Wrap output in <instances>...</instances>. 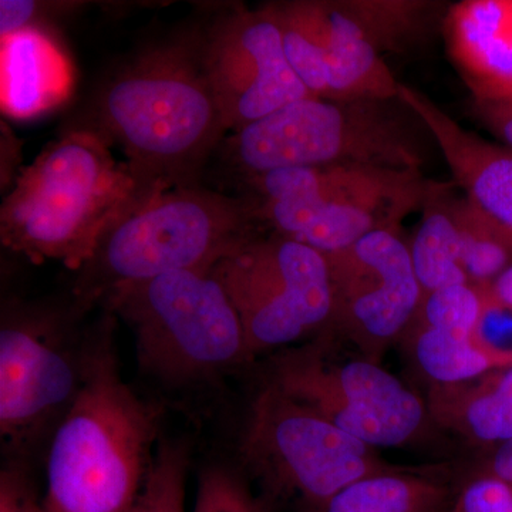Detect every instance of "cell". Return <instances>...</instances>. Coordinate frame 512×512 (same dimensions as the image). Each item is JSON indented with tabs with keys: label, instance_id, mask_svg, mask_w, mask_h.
Returning <instances> with one entry per match:
<instances>
[{
	"label": "cell",
	"instance_id": "1",
	"mask_svg": "<svg viewBox=\"0 0 512 512\" xmlns=\"http://www.w3.org/2000/svg\"><path fill=\"white\" fill-rule=\"evenodd\" d=\"M87 130L116 144L148 190L200 184L229 131L200 33L143 50L101 87Z\"/></svg>",
	"mask_w": 512,
	"mask_h": 512
},
{
	"label": "cell",
	"instance_id": "2",
	"mask_svg": "<svg viewBox=\"0 0 512 512\" xmlns=\"http://www.w3.org/2000/svg\"><path fill=\"white\" fill-rule=\"evenodd\" d=\"M114 318L96 323L86 382L47 446V512H130L156 456L160 409L121 377Z\"/></svg>",
	"mask_w": 512,
	"mask_h": 512
},
{
	"label": "cell",
	"instance_id": "3",
	"mask_svg": "<svg viewBox=\"0 0 512 512\" xmlns=\"http://www.w3.org/2000/svg\"><path fill=\"white\" fill-rule=\"evenodd\" d=\"M110 147L87 128L49 144L3 200V247L35 264L56 261L80 271L114 225L160 194Z\"/></svg>",
	"mask_w": 512,
	"mask_h": 512
},
{
	"label": "cell",
	"instance_id": "4",
	"mask_svg": "<svg viewBox=\"0 0 512 512\" xmlns=\"http://www.w3.org/2000/svg\"><path fill=\"white\" fill-rule=\"evenodd\" d=\"M426 130L402 100L292 101L232 131L217 154L241 181L285 168L370 165L421 170Z\"/></svg>",
	"mask_w": 512,
	"mask_h": 512
},
{
	"label": "cell",
	"instance_id": "5",
	"mask_svg": "<svg viewBox=\"0 0 512 512\" xmlns=\"http://www.w3.org/2000/svg\"><path fill=\"white\" fill-rule=\"evenodd\" d=\"M252 202L201 184L160 192L104 235L80 269L74 299L92 309L116 289L173 272L211 271L261 232Z\"/></svg>",
	"mask_w": 512,
	"mask_h": 512
},
{
	"label": "cell",
	"instance_id": "6",
	"mask_svg": "<svg viewBox=\"0 0 512 512\" xmlns=\"http://www.w3.org/2000/svg\"><path fill=\"white\" fill-rule=\"evenodd\" d=\"M293 72L313 97L396 100L400 83L383 60L416 39L433 3L420 0H291L269 3Z\"/></svg>",
	"mask_w": 512,
	"mask_h": 512
},
{
	"label": "cell",
	"instance_id": "7",
	"mask_svg": "<svg viewBox=\"0 0 512 512\" xmlns=\"http://www.w3.org/2000/svg\"><path fill=\"white\" fill-rule=\"evenodd\" d=\"M262 231L329 255L377 231H400L433 184L421 170L370 165L285 168L241 181Z\"/></svg>",
	"mask_w": 512,
	"mask_h": 512
},
{
	"label": "cell",
	"instance_id": "8",
	"mask_svg": "<svg viewBox=\"0 0 512 512\" xmlns=\"http://www.w3.org/2000/svg\"><path fill=\"white\" fill-rule=\"evenodd\" d=\"M103 305L133 332L141 370L165 386L212 383L254 359L237 309L212 269L123 286Z\"/></svg>",
	"mask_w": 512,
	"mask_h": 512
},
{
	"label": "cell",
	"instance_id": "9",
	"mask_svg": "<svg viewBox=\"0 0 512 512\" xmlns=\"http://www.w3.org/2000/svg\"><path fill=\"white\" fill-rule=\"evenodd\" d=\"M89 309L3 303L0 328V437L12 463L49 446L79 396L92 359L96 325L80 328Z\"/></svg>",
	"mask_w": 512,
	"mask_h": 512
},
{
	"label": "cell",
	"instance_id": "10",
	"mask_svg": "<svg viewBox=\"0 0 512 512\" xmlns=\"http://www.w3.org/2000/svg\"><path fill=\"white\" fill-rule=\"evenodd\" d=\"M376 450L268 382L251 404L239 454L266 494L320 512L348 485L396 468Z\"/></svg>",
	"mask_w": 512,
	"mask_h": 512
},
{
	"label": "cell",
	"instance_id": "11",
	"mask_svg": "<svg viewBox=\"0 0 512 512\" xmlns=\"http://www.w3.org/2000/svg\"><path fill=\"white\" fill-rule=\"evenodd\" d=\"M268 382L375 448L410 446L436 424L399 377L356 350L339 356L332 339L279 353Z\"/></svg>",
	"mask_w": 512,
	"mask_h": 512
},
{
	"label": "cell",
	"instance_id": "12",
	"mask_svg": "<svg viewBox=\"0 0 512 512\" xmlns=\"http://www.w3.org/2000/svg\"><path fill=\"white\" fill-rule=\"evenodd\" d=\"M237 309L252 356L325 335L332 315L326 256L256 232L212 268Z\"/></svg>",
	"mask_w": 512,
	"mask_h": 512
},
{
	"label": "cell",
	"instance_id": "13",
	"mask_svg": "<svg viewBox=\"0 0 512 512\" xmlns=\"http://www.w3.org/2000/svg\"><path fill=\"white\" fill-rule=\"evenodd\" d=\"M325 256L332 315L320 338L348 343L380 363L386 349L406 335L424 298L409 244L399 231H377Z\"/></svg>",
	"mask_w": 512,
	"mask_h": 512
},
{
	"label": "cell",
	"instance_id": "14",
	"mask_svg": "<svg viewBox=\"0 0 512 512\" xmlns=\"http://www.w3.org/2000/svg\"><path fill=\"white\" fill-rule=\"evenodd\" d=\"M202 63L229 133L311 97L268 6L231 8L200 33Z\"/></svg>",
	"mask_w": 512,
	"mask_h": 512
},
{
	"label": "cell",
	"instance_id": "15",
	"mask_svg": "<svg viewBox=\"0 0 512 512\" xmlns=\"http://www.w3.org/2000/svg\"><path fill=\"white\" fill-rule=\"evenodd\" d=\"M399 99L429 130L464 197L512 234V151L460 126L413 87L400 83Z\"/></svg>",
	"mask_w": 512,
	"mask_h": 512
},
{
	"label": "cell",
	"instance_id": "16",
	"mask_svg": "<svg viewBox=\"0 0 512 512\" xmlns=\"http://www.w3.org/2000/svg\"><path fill=\"white\" fill-rule=\"evenodd\" d=\"M443 32L474 100L512 96V0H461L444 15Z\"/></svg>",
	"mask_w": 512,
	"mask_h": 512
},
{
	"label": "cell",
	"instance_id": "17",
	"mask_svg": "<svg viewBox=\"0 0 512 512\" xmlns=\"http://www.w3.org/2000/svg\"><path fill=\"white\" fill-rule=\"evenodd\" d=\"M0 62L2 110L10 119H36L69 97L72 64L45 26L2 36Z\"/></svg>",
	"mask_w": 512,
	"mask_h": 512
},
{
	"label": "cell",
	"instance_id": "18",
	"mask_svg": "<svg viewBox=\"0 0 512 512\" xmlns=\"http://www.w3.org/2000/svg\"><path fill=\"white\" fill-rule=\"evenodd\" d=\"M427 406L437 426L493 450L512 440V367L467 383L433 386Z\"/></svg>",
	"mask_w": 512,
	"mask_h": 512
},
{
	"label": "cell",
	"instance_id": "19",
	"mask_svg": "<svg viewBox=\"0 0 512 512\" xmlns=\"http://www.w3.org/2000/svg\"><path fill=\"white\" fill-rule=\"evenodd\" d=\"M403 339L420 372L433 386L467 383L512 367V349L495 348L481 330L412 323Z\"/></svg>",
	"mask_w": 512,
	"mask_h": 512
},
{
	"label": "cell",
	"instance_id": "20",
	"mask_svg": "<svg viewBox=\"0 0 512 512\" xmlns=\"http://www.w3.org/2000/svg\"><path fill=\"white\" fill-rule=\"evenodd\" d=\"M453 197V184L433 181L420 210L419 228L409 244L414 272L424 295L448 286L470 285L461 261Z\"/></svg>",
	"mask_w": 512,
	"mask_h": 512
},
{
	"label": "cell",
	"instance_id": "21",
	"mask_svg": "<svg viewBox=\"0 0 512 512\" xmlns=\"http://www.w3.org/2000/svg\"><path fill=\"white\" fill-rule=\"evenodd\" d=\"M451 495L440 481L394 468L348 485L320 512H447Z\"/></svg>",
	"mask_w": 512,
	"mask_h": 512
},
{
	"label": "cell",
	"instance_id": "22",
	"mask_svg": "<svg viewBox=\"0 0 512 512\" xmlns=\"http://www.w3.org/2000/svg\"><path fill=\"white\" fill-rule=\"evenodd\" d=\"M461 261L470 285L491 289L512 266V234L467 197H453Z\"/></svg>",
	"mask_w": 512,
	"mask_h": 512
},
{
	"label": "cell",
	"instance_id": "23",
	"mask_svg": "<svg viewBox=\"0 0 512 512\" xmlns=\"http://www.w3.org/2000/svg\"><path fill=\"white\" fill-rule=\"evenodd\" d=\"M190 458L184 444L161 441L143 490L130 512H185Z\"/></svg>",
	"mask_w": 512,
	"mask_h": 512
},
{
	"label": "cell",
	"instance_id": "24",
	"mask_svg": "<svg viewBox=\"0 0 512 512\" xmlns=\"http://www.w3.org/2000/svg\"><path fill=\"white\" fill-rule=\"evenodd\" d=\"M192 512H262L261 505L238 474L224 466H208L198 478Z\"/></svg>",
	"mask_w": 512,
	"mask_h": 512
},
{
	"label": "cell",
	"instance_id": "25",
	"mask_svg": "<svg viewBox=\"0 0 512 512\" xmlns=\"http://www.w3.org/2000/svg\"><path fill=\"white\" fill-rule=\"evenodd\" d=\"M447 512H512V484L478 471L451 495Z\"/></svg>",
	"mask_w": 512,
	"mask_h": 512
},
{
	"label": "cell",
	"instance_id": "26",
	"mask_svg": "<svg viewBox=\"0 0 512 512\" xmlns=\"http://www.w3.org/2000/svg\"><path fill=\"white\" fill-rule=\"evenodd\" d=\"M0 512H47L30 481L26 464L10 463L0 474Z\"/></svg>",
	"mask_w": 512,
	"mask_h": 512
},
{
	"label": "cell",
	"instance_id": "27",
	"mask_svg": "<svg viewBox=\"0 0 512 512\" xmlns=\"http://www.w3.org/2000/svg\"><path fill=\"white\" fill-rule=\"evenodd\" d=\"M55 5L28 2V0H2L0 2V33L12 35L19 30L43 25V20L56 10Z\"/></svg>",
	"mask_w": 512,
	"mask_h": 512
},
{
	"label": "cell",
	"instance_id": "28",
	"mask_svg": "<svg viewBox=\"0 0 512 512\" xmlns=\"http://www.w3.org/2000/svg\"><path fill=\"white\" fill-rule=\"evenodd\" d=\"M473 111L478 121L503 143L501 146L512 151V96L491 100L473 99Z\"/></svg>",
	"mask_w": 512,
	"mask_h": 512
},
{
	"label": "cell",
	"instance_id": "29",
	"mask_svg": "<svg viewBox=\"0 0 512 512\" xmlns=\"http://www.w3.org/2000/svg\"><path fill=\"white\" fill-rule=\"evenodd\" d=\"M480 471L503 478L512 484V440L493 448Z\"/></svg>",
	"mask_w": 512,
	"mask_h": 512
},
{
	"label": "cell",
	"instance_id": "30",
	"mask_svg": "<svg viewBox=\"0 0 512 512\" xmlns=\"http://www.w3.org/2000/svg\"><path fill=\"white\" fill-rule=\"evenodd\" d=\"M491 292L501 308L512 312V266L494 282Z\"/></svg>",
	"mask_w": 512,
	"mask_h": 512
}]
</instances>
